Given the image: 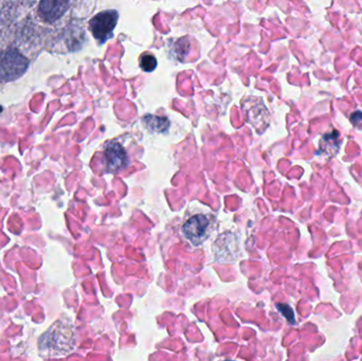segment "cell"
<instances>
[{"mask_svg": "<svg viewBox=\"0 0 362 361\" xmlns=\"http://www.w3.org/2000/svg\"><path fill=\"white\" fill-rule=\"evenodd\" d=\"M74 343V332L71 329L57 322L46 334L42 335L40 347L42 351L47 350L51 354H63L72 349Z\"/></svg>", "mask_w": 362, "mask_h": 361, "instance_id": "obj_1", "label": "cell"}, {"mask_svg": "<svg viewBox=\"0 0 362 361\" xmlns=\"http://www.w3.org/2000/svg\"><path fill=\"white\" fill-rule=\"evenodd\" d=\"M29 66L27 57L15 49H8L0 55V82L6 83L21 78Z\"/></svg>", "mask_w": 362, "mask_h": 361, "instance_id": "obj_2", "label": "cell"}, {"mask_svg": "<svg viewBox=\"0 0 362 361\" xmlns=\"http://www.w3.org/2000/svg\"><path fill=\"white\" fill-rule=\"evenodd\" d=\"M117 21H118V13L116 11H104L95 15L89 23V25L95 38L103 42L112 36Z\"/></svg>", "mask_w": 362, "mask_h": 361, "instance_id": "obj_3", "label": "cell"}, {"mask_svg": "<svg viewBox=\"0 0 362 361\" xmlns=\"http://www.w3.org/2000/svg\"><path fill=\"white\" fill-rule=\"evenodd\" d=\"M209 226V218L204 214H198L185 222L182 227V233L192 243L199 244L206 237Z\"/></svg>", "mask_w": 362, "mask_h": 361, "instance_id": "obj_4", "label": "cell"}, {"mask_svg": "<svg viewBox=\"0 0 362 361\" xmlns=\"http://www.w3.org/2000/svg\"><path fill=\"white\" fill-rule=\"evenodd\" d=\"M69 6V0H42L40 15L47 23H53L63 16Z\"/></svg>", "mask_w": 362, "mask_h": 361, "instance_id": "obj_5", "label": "cell"}, {"mask_svg": "<svg viewBox=\"0 0 362 361\" xmlns=\"http://www.w3.org/2000/svg\"><path fill=\"white\" fill-rule=\"evenodd\" d=\"M105 161L108 171H119L127 165V152L119 143L108 144L105 150Z\"/></svg>", "mask_w": 362, "mask_h": 361, "instance_id": "obj_6", "label": "cell"}, {"mask_svg": "<svg viewBox=\"0 0 362 361\" xmlns=\"http://www.w3.org/2000/svg\"><path fill=\"white\" fill-rule=\"evenodd\" d=\"M338 137H339V134L337 131L323 136L322 141L320 142L321 150L327 153V155H329V157L333 156L331 150H333L334 154H336L338 148H339V144L337 142Z\"/></svg>", "mask_w": 362, "mask_h": 361, "instance_id": "obj_7", "label": "cell"}, {"mask_svg": "<svg viewBox=\"0 0 362 361\" xmlns=\"http://www.w3.org/2000/svg\"><path fill=\"white\" fill-rule=\"evenodd\" d=\"M146 126L155 131H165L169 127V121L165 118L159 117L148 116L144 118Z\"/></svg>", "mask_w": 362, "mask_h": 361, "instance_id": "obj_8", "label": "cell"}, {"mask_svg": "<svg viewBox=\"0 0 362 361\" xmlns=\"http://www.w3.org/2000/svg\"><path fill=\"white\" fill-rule=\"evenodd\" d=\"M140 66L144 71L152 72L157 67V59H155L154 55L146 53V54L142 55L141 59H140Z\"/></svg>", "mask_w": 362, "mask_h": 361, "instance_id": "obj_9", "label": "cell"}, {"mask_svg": "<svg viewBox=\"0 0 362 361\" xmlns=\"http://www.w3.org/2000/svg\"><path fill=\"white\" fill-rule=\"evenodd\" d=\"M279 311L281 312L283 316L288 320L291 324H295V314L291 307L286 304H279Z\"/></svg>", "mask_w": 362, "mask_h": 361, "instance_id": "obj_10", "label": "cell"}]
</instances>
